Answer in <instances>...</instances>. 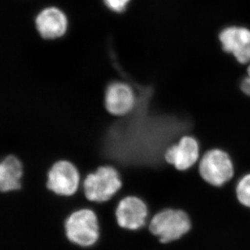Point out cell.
<instances>
[{"label":"cell","mask_w":250,"mask_h":250,"mask_svg":"<svg viewBox=\"0 0 250 250\" xmlns=\"http://www.w3.org/2000/svg\"><path fill=\"white\" fill-rule=\"evenodd\" d=\"M123 188V181L118 169L105 164L89 172L82 179V189L88 202L105 204L111 202Z\"/></svg>","instance_id":"6da1fadb"},{"label":"cell","mask_w":250,"mask_h":250,"mask_svg":"<svg viewBox=\"0 0 250 250\" xmlns=\"http://www.w3.org/2000/svg\"><path fill=\"white\" fill-rule=\"evenodd\" d=\"M192 221L185 209L166 207L155 212L149 222V230L162 243L177 241L190 231Z\"/></svg>","instance_id":"7a4b0ae2"},{"label":"cell","mask_w":250,"mask_h":250,"mask_svg":"<svg viewBox=\"0 0 250 250\" xmlns=\"http://www.w3.org/2000/svg\"><path fill=\"white\" fill-rule=\"evenodd\" d=\"M197 170L206 183L215 188L224 187L236 176V167L231 155L218 148L202 154Z\"/></svg>","instance_id":"3957f363"},{"label":"cell","mask_w":250,"mask_h":250,"mask_svg":"<svg viewBox=\"0 0 250 250\" xmlns=\"http://www.w3.org/2000/svg\"><path fill=\"white\" fill-rule=\"evenodd\" d=\"M65 232L72 243L82 247H91L99 241L100 226L96 212L82 208L72 212L65 222Z\"/></svg>","instance_id":"277c9868"},{"label":"cell","mask_w":250,"mask_h":250,"mask_svg":"<svg viewBox=\"0 0 250 250\" xmlns=\"http://www.w3.org/2000/svg\"><path fill=\"white\" fill-rule=\"evenodd\" d=\"M150 214L147 202L137 195H126L116 203L114 216L120 228L130 231L142 229Z\"/></svg>","instance_id":"5b68a950"},{"label":"cell","mask_w":250,"mask_h":250,"mask_svg":"<svg viewBox=\"0 0 250 250\" xmlns=\"http://www.w3.org/2000/svg\"><path fill=\"white\" fill-rule=\"evenodd\" d=\"M82 176L73 162L63 159L56 162L48 172L47 188L56 194L72 197L82 186Z\"/></svg>","instance_id":"8992f818"},{"label":"cell","mask_w":250,"mask_h":250,"mask_svg":"<svg viewBox=\"0 0 250 250\" xmlns=\"http://www.w3.org/2000/svg\"><path fill=\"white\" fill-rule=\"evenodd\" d=\"M104 105L111 116L118 118L128 116L137 105L134 88L122 80L111 82L105 90Z\"/></svg>","instance_id":"52a82bcc"},{"label":"cell","mask_w":250,"mask_h":250,"mask_svg":"<svg viewBox=\"0 0 250 250\" xmlns=\"http://www.w3.org/2000/svg\"><path fill=\"white\" fill-rule=\"evenodd\" d=\"M202 157L199 142L191 135H185L167 149L164 159L167 164L180 171H187L197 166Z\"/></svg>","instance_id":"ba28073f"},{"label":"cell","mask_w":250,"mask_h":250,"mask_svg":"<svg viewBox=\"0 0 250 250\" xmlns=\"http://www.w3.org/2000/svg\"><path fill=\"white\" fill-rule=\"evenodd\" d=\"M222 51L238 62H250V30L245 27L230 26L222 29L218 35Z\"/></svg>","instance_id":"9c48e42d"},{"label":"cell","mask_w":250,"mask_h":250,"mask_svg":"<svg viewBox=\"0 0 250 250\" xmlns=\"http://www.w3.org/2000/svg\"><path fill=\"white\" fill-rule=\"evenodd\" d=\"M34 24L37 32L42 39L56 40L67 34L69 21L62 9L51 6L42 9L37 14Z\"/></svg>","instance_id":"30bf717a"},{"label":"cell","mask_w":250,"mask_h":250,"mask_svg":"<svg viewBox=\"0 0 250 250\" xmlns=\"http://www.w3.org/2000/svg\"><path fill=\"white\" fill-rule=\"evenodd\" d=\"M23 165L14 155H8L0 162V192L18 190L21 187Z\"/></svg>","instance_id":"8fae6325"},{"label":"cell","mask_w":250,"mask_h":250,"mask_svg":"<svg viewBox=\"0 0 250 250\" xmlns=\"http://www.w3.org/2000/svg\"><path fill=\"white\" fill-rule=\"evenodd\" d=\"M235 193L242 206L250 208V173L245 174L236 181Z\"/></svg>","instance_id":"7c38bea8"},{"label":"cell","mask_w":250,"mask_h":250,"mask_svg":"<svg viewBox=\"0 0 250 250\" xmlns=\"http://www.w3.org/2000/svg\"><path fill=\"white\" fill-rule=\"evenodd\" d=\"M104 2L112 12L121 13L127 8L131 0H104Z\"/></svg>","instance_id":"4fadbf2b"},{"label":"cell","mask_w":250,"mask_h":250,"mask_svg":"<svg viewBox=\"0 0 250 250\" xmlns=\"http://www.w3.org/2000/svg\"><path fill=\"white\" fill-rule=\"evenodd\" d=\"M246 76L250 77V65H249L248 67H247V69H246Z\"/></svg>","instance_id":"5bb4252c"}]
</instances>
